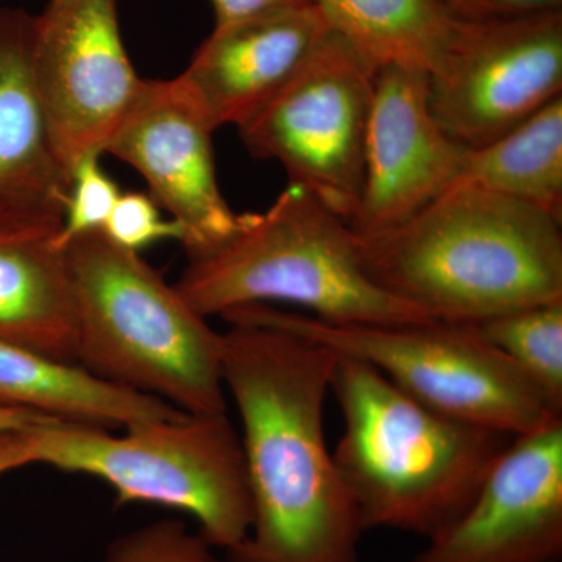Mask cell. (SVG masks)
<instances>
[{
  "label": "cell",
  "mask_w": 562,
  "mask_h": 562,
  "mask_svg": "<svg viewBox=\"0 0 562 562\" xmlns=\"http://www.w3.org/2000/svg\"><path fill=\"white\" fill-rule=\"evenodd\" d=\"M222 319V380L241 419L254 512L227 562H358L364 528L325 439L338 355L277 325Z\"/></svg>",
  "instance_id": "1"
},
{
  "label": "cell",
  "mask_w": 562,
  "mask_h": 562,
  "mask_svg": "<svg viewBox=\"0 0 562 562\" xmlns=\"http://www.w3.org/2000/svg\"><path fill=\"white\" fill-rule=\"evenodd\" d=\"M561 227L527 203L457 184L405 224L358 241L384 291L431 319L476 325L562 301Z\"/></svg>",
  "instance_id": "2"
},
{
  "label": "cell",
  "mask_w": 562,
  "mask_h": 562,
  "mask_svg": "<svg viewBox=\"0 0 562 562\" xmlns=\"http://www.w3.org/2000/svg\"><path fill=\"white\" fill-rule=\"evenodd\" d=\"M330 391L344 422L333 458L364 530L435 538L471 505L514 438L436 412L342 355Z\"/></svg>",
  "instance_id": "3"
},
{
  "label": "cell",
  "mask_w": 562,
  "mask_h": 562,
  "mask_svg": "<svg viewBox=\"0 0 562 562\" xmlns=\"http://www.w3.org/2000/svg\"><path fill=\"white\" fill-rule=\"evenodd\" d=\"M76 362L103 382L181 413L227 412L221 333L176 284L103 232L66 244Z\"/></svg>",
  "instance_id": "4"
},
{
  "label": "cell",
  "mask_w": 562,
  "mask_h": 562,
  "mask_svg": "<svg viewBox=\"0 0 562 562\" xmlns=\"http://www.w3.org/2000/svg\"><path fill=\"white\" fill-rule=\"evenodd\" d=\"M203 317L251 305H292L333 324L435 321L375 283L349 222L290 184L265 213H246L231 238L198 257L176 283Z\"/></svg>",
  "instance_id": "5"
},
{
  "label": "cell",
  "mask_w": 562,
  "mask_h": 562,
  "mask_svg": "<svg viewBox=\"0 0 562 562\" xmlns=\"http://www.w3.org/2000/svg\"><path fill=\"white\" fill-rule=\"evenodd\" d=\"M35 464L101 480L117 503L190 514L225 552L246 541L251 497L241 438L225 413L180 414L122 430L49 420L31 430Z\"/></svg>",
  "instance_id": "6"
},
{
  "label": "cell",
  "mask_w": 562,
  "mask_h": 562,
  "mask_svg": "<svg viewBox=\"0 0 562 562\" xmlns=\"http://www.w3.org/2000/svg\"><path fill=\"white\" fill-rule=\"evenodd\" d=\"M227 314L286 328L342 357L368 362L436 412L506 435H525L562 417L473 325L333 324L268 305Z\"/></svg>",
  "instance_id": "7"
},
{
  "label": "cell",
  "mask_w": 562,
  "mask_h": 562,
  "mask_svg": "<svg viewBox=\"0 0 562 562\" xmlns=\"http://www.w3.org/2000/svg\"><path fill=\"white\" fill-rule=\"evenodd\" d=\"M376 70L328 31L286 87L238 128L260 160L349 222L364 181Z\"/></svg>",
  "instance_id": "8"
},
{
  "label": "cell",
  "mask_w": 562,
  "mask_h": 562,
  "mask_svg": "<svg viewBox=\"0 0 562 562\" xmlns=\"http://www.w3.org/2000/svg\"><path fill=\"white\" fill-rule=\"evenodd\" d=\"M33 83L70 173L105 154L144 79L122 40L120 0H49L35 16Z\"/></svg>",
  "instance_id": "9"
},
{
  "label": "cell",
  "mask_w": 562,
  "mask_h": 562,
  "mask_svg": "<svg viewBox=\"0 0 562 562\" xmlns=\"http://www.w3.org/2000/svg\"><path fill=\"white\" fill-rule=\"evenodd\" d=\"M562 98V13L469 22L461 43L428 76V101L443 132L476 149Z\"/></svg>",
  "instance_id": "10"
},
{
  "label": "cell",
  "mask_w": 562,
  "mask_h": 562,
  "mask_svg": "<svg viewBox=\"0 0 562 562\" xmlns=\"http://www.w3.org/2000/svg\"><path fill=\"white\" fill-rule=\"evenodd\" d=\"M214 132L179 77L144 80L106 144L105 154L132 166L146 180L150 198L179 225L188 258L220 246L244 221L222 194Z\"/></svg>",
  "instance_id": "11"
},
{
  "label": "cell",
  "mask_w": 562,
  "mask_h": 562,
  "mask_svg": "<svg viewBox=\"0 0 562 562\" xmlns=\"http://www.w3.org/2000/svg\"><path fill=\"white\" fill-rule=\"evenodd\" d=\"M562 417L514 436L475 498L413 562H560Z\"/></svg>",
  "instance_id": "12"
},
{
  "label": "cell",
  "mask_w": 562,
  "mask_h": 562,
  "mask_svg": "<svg viewBox=\"0 0 562 562\" xmlns=\"http://www.w3.org/2000/svg\"><path fill=\"white\" fill-rule=\"evenodd\" d=\"M464 150L432 116L428 74L397 66L376 70L351 231L371 238L412 220L454 187Z\"/></svg>",
  "instance_id": "13"
},
{
  "label": "cell",
  "mask_w": 562,
  "mask_h": 562,
  "mask_svg": "<svg viewBox=\"0 0 562 562\" xmlns=\"http://www.w3.org/2000/svg\"><path fill=\"white\" fill-rule=\"evenodd\" d=\"M35 16L0 7V236L60 232L70 173L33 83Z\"/></svg>",
  "instance_id": "14"
},
{
  "label": "cell",
  "mask_w": 562,
  "mask_h": 562,
  "mask_svg": "<svg viewBox=\"0 0 562 562\" xmlns=\"http://www.w3.org/2000/svg\"><path fill=\"white\" fill-rule=\"evenodd\" d=\"M327 33L314 2L221 25L177 77L214 131L239 128L290 83Z\"/></svg>",
  "instance_id": "15"
},
{
  "label": "cell",
  "mask_w": 562,
  "mask_h": 562,
  "mask_svg": "<svg viewBox=\"0 0 562 562\" xmlns=\"http://www.w3.org/2000/svg\"><path fill=\"white\" fill-rule=\"evenodd\" d=\"M58 233L0 236V342L76 362V314Z\"/></svg>",
  "instance_id": "16"
},
{
  "label": "cell",
  "mask_w": 562,
  "mask_h": 562,
  "mask_svg": "<svg viewBox=\"0 0 562 562\" xmlns=\"http://www.w3.org/2000/svg\"><path fill=\"white\" fill-rule=\"evenodd\" d=\"M0 409L109 430L183 414L158 398L103 382L79 364L5 342H0Z\"/></svg>",
  "instance_id": "17"
},
{
  "label": "cell",
  "mask_w": 562,
  "mask_h": 562,
  "mask_svg": "<svg viewBox=\"0 0 562 562\" xmlns=\"http://www.w3.org/2000/svg\"><path fill=\"white\" fill-rule=\"evenodd\" d=\"M328 31L380 70L416 69L432 76L469 27L441 0H314Z\"/></svg>",
  "instance_id": "18"
},
{
  "label": "cell",
  "mask_w": 562,
  "mask_h": 562,
  "mask_svg": "<svg viewBox=\"0 0 562 562\" xmlns=\"http://www.w3.org/2000/svg\"><path fill=\"white\" fill-rule=\"evenodd\" d=\"M457 184L527 203L562 222V98L501 138L465 149Z\"/></svg>",
  "instance_id": "19"
},
{
  "label": "cell",
  "mask_w": 562,
  "mask_h": 562,
  "mask_svg": "<svg viewBox=\"0 0 562 562\" xmlns=\"http://www.w3.org/2000/svg\"><path fill=\"white\" fill-rule=\"evenodd\" d=\"M473 327L562 412V301L527 306Z\"/></svg>",
  "instance_id": "20"
},
{
  "label": "cell",
  "mask_w": 562,
  "mask_h": 562,
  "mask_svg": "<svg viewBox=\"0 0 562 562\" xmlns=\"http://www.w3.org/2000/svg\"><path fill=\"white\" fill-rule=\"evenodd\" d=\"M211 549L179 520H160L114 539L105 562H227Z\"/></svg>",
  "instance_id": "21"
},
{
  "label": "cell",
  "mask_w": 562,
  "mask_h": 562,
  "mask_svg": "<svg viewBox=\"0 0 562 562\" xmlns=\"http://www.w3.org/2000/svg\"><path fill=\"white\" fill-rule=\"evenodd\" d=\"M99 160V155H92L81 160L72 171L68 201L58 233V243L63 247L87 233L102 232L114 203L120 199V188L103 171Z\"/></svg>",
  "instance_id": "22"
},
{
  "label": "cell",
  "mask_w": 562,
  "mask_h": 562,
  "mask_svg": "<svg viewBox=\"0 0 562 562\" xmlns=\"http://www.w3.org/2000/svg\"><path fill=\"white\" fill-rule=\"evenodd\" d=\"M102 232L110 241L136 254L151 244L166 239L181 243L183 238L179 225L172 220H162L158 203L144 192H121Z\"/></svg>",
  "instance_id": "23"
},
{
  "label": "cell",
  "mask_w": 562,
  "mask_h": 562,
  "mask_svg": "<svg viewBox=\"0 0 562 562\" xmlns=\"http://www.w3.org/2000/svg\"><path fill=\"white\" fill-rule=\"evenodd\" d=\"M441 2L462 21L487 22L561 10L562 0H441Z\"/></svg>",
  "instance_id": "24"
},
{
  "label": "cell",
  "mask_w": 562,
  "mask_h": 562,
  "mask_svg": "<svg viewBox=\"0 0 562 562\" xmlns=\"http://www.w3.org/2000/svg\"><path fill=\"white\" fill-rule=\"evenodd\" d=\"M214 10V27L233 24L276 11L294 9L314 0H210Z\"/></svg>",
  "instance_id": "25"
},
{
  "label": "cell",
  "mask_w": 562,
  "mask_h": 562,
  "mask_svg": "<svg viewBox=\"0 0 562 562\" xmlns=\"http://www.w3.org/2000/svg\"><path fill=\"white\" fill-rule=\"evenodd\" d=\"M31 430L0 432V475L35 464Z\"/></svg>",
  "instance_id": "26"
},
{
  "label": "cell",
  "mask_w": 562,
  "mask_h": 562,
  "mask_svg": "<svg viewBox=\"0 0 562 562\" xmlns=\"http://www.w3.org/2000/svg\"><path fill=\"white\" fill-rule=\"evenodd\" d=\"M50 417L40 414L20 412V409H0V432L27 430L36 425L46 424Z\"/></svg>",
  "instance_id": "27"
}]
</instances>
